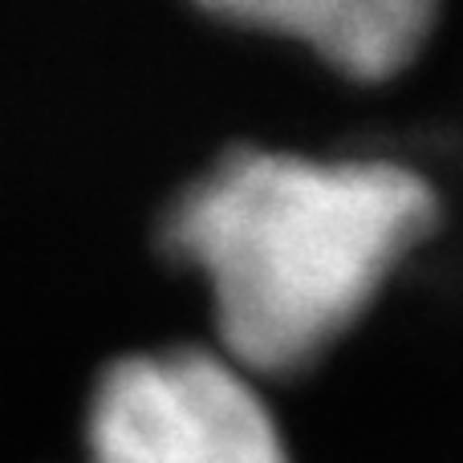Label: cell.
Returning <instances> with one entry per match:
<instances>
[{
    "mask_svg": "<svg viewBox=\"0 0 463 463\" xmlns=\"http://www.w3.org/2000/svg\"><path fill=\"white\" fill-rule=\"evenodd\" d=\"M216 16L297 41L342 78L378 86L427 49L439 8L427 0H248L220 5Z\"/></svg>",
    "mask_w": 463,
    "mask_h": 463,
    "instance_id": "3",
    "label": "cell"
},
{
    "mask_svg": "<svg viewBox=\"0 0 463 463\" xmlns=\"http://www.w3.org/2000/svg\"><path fill=\"white\" fill-rule=\"evenodd\" d=\"M90 463H288V451L244 370L220 354L163 350L102 378Z\"/></svg>",
    "mask_w": 463,
    "mask_h": 463,
    "instance_id": "2",
    "label": "cell"
},
{
    "mask_svg": "<svg viewBox=\"0 0 463 463\" xmlns=\"http://www.w3.org/2000/svg\"><path fill=\"white\" fill-rule=\"evenodd\" d=\"M439 224V192L394 159L224 155L167 220L203 272L228 362L297 374L326 358Z\"/></svg>",
    "mask_w": 463,
    "mask_h": 463,
    "instance_id": "1",
    "label": "cell"
}]
</instances>
